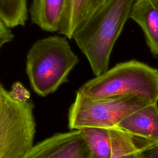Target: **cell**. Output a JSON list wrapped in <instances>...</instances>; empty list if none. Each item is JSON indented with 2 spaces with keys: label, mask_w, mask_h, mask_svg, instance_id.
Instances as JSON below:
<instances>
[{
  "label": "cell",
  "mask_w": 158,
  "mask_h": 158,
  "mask_svg": "<svg viewBox=\"0 0 158 158\" xmlns=\"http://www.w3.org/2000/svg\"><path fill=\"white\" fill-rule=\"evenodd\" d=\"M135 0H108L75 32L74 40L95 77L108 70L113 47Z\"/></svg>",
  "instance_id": "cell-1"
},
{
  "label": "cell",
  "mask_w": 158,
  "mask_h": 158,
  "mask_svg": "<svg viewBox=\"0 0 158 158\" xmlns=\"http://www.w3.org/2000/svg\"><path fill=\"white\" fill-rule=\"evenodd\" d=\"M65 36H49L35 41L26 57V72L31 88L44 97L67 82L71 70L79 62Z\"/></svg>",
  "instance_id": "cell-2"
},
{
  "label": "cell",
  "mask_w": 158,
  "mask_h": 158,
  "mask_svg": "<svg viewBox=\"0 0 158 158\" xmlns=\"http://www.w3.org/2000/svg\"><path fill=\"white\" fill-rule=\"evenodd\" d=\"M77 93L93 98L136 95L158 102V69L131 60L85 83Z\"/></svg>",
  "instance_id": "cell-3"
},
{
  "label": "cell",
  "mask_w": 158,
  "mask_h": 158,
  "mask_svg": "<svg viewBox=\"0 0 158 158\" xmlns=\"http://www.w3.org/2000/svg\"><path fill=\"white\" fill-rule=\"evenodd\" d=\"M33 107L30 99H14L0 84V158H24L33 147Z\"/></svg>",
  "instance_id": "cell-4"
},
{
  "label": "cell",
  "mask_w": 158,
  "mask_h": 158,
  "mask_svg": "<svg viewBox=\"0 0 158 158\" xmlns=\"http://www.w3.org/2000/svg\"><path fill=\"white\" fill-rule=\"evenodd\" d=\"M151 102L136 95L93 98L77 93L69 110V128H114L126 117Z\"/></svg>",
  "instance_id": "cell-5"
},
{
  "label": "cell",
  "mask_w": 158,
  "mask_h": 158,
  "mask_svg": "<svg viewBox=\"0 0 158 158\" xmlns=\"http://www.w3.org/2000/svg\"><path fill=\"white\" fill-rule=\"evenodd\" d=\"M24 158H93L80 131L56 133L33 146Z\"/></svg>",
  "instance_id": "cell-6"
},
{
  "label": "cell",
  "mask_w": 158,
  "mask_h": 158,
  "mask_svg": "<svg viewBox=\"0 0 158 158\" xmlns=\"http://www.w3.org/2000/svg\"><path fill=\"white\" fill-rule=\"evenodd\" d=\"M116 127L130 134L137 145L158 141V102H151L131 113Z\"/></svg>",
  "instance_id": "cell-7"
},
{
  "label": "cell",
  "mask_w": 158,
  "mask_h": 158,
  "mask_svg": "<svg viewBox=\"0 0 158 158\" xmlns=\"http://www.w3.org/2000/svg\"><path fill=\"white\" fill-rule=\"evenodd\" d=\"M108 0H65L58 33L72 39L82 25Z\"/></svg>",
  "instance_id": "cell-8"
},
{
  "label": "cell",
  "mask_w": 158,
  "mask_h": 158,
  "mask_svg": "<svg viewBox=\"0 0 158 158\" xmlns=\"http://www.w3.org/2000/svg\"><path fill=\"white\" fill-rule=\"evenodd\" d=\"M130 17L141 28L150 51L158 57V0H135Z\"/></svg>",
  "instance_id": "cell-9"
},
{
  "label": "cell",
  "mask_w": 158,
  "mask_h": 158,
  "mask_svg": "<svg viewBox=\"0 0 158 158\" xmlns=\"http://www.w3.org/2000/svg\"><path fill=\"white\" fill-rule=\"evenodd\" d=\"M65 0H31V22L43 30L58 32Z\"/></svg>",
  "instance_id": "cell-10"
},
{
  "label": "cell",
  "mask_w": 158,
  "mask_h": 158,
  "mask_svg": "<svg viewBox=\"0 0 158 158\" xmlns=\"http://www.w3.org/2000/svg\"><path fill=\"white\" fill-rule=\"evenodd\" d=\"M78 130L93 158H110L111 140L109 129L83 127Z\"/></svg>",
  "instance_id": "cell-11"
},
{
  "label": "cell",
  "mask_w": 158,
  "mask_h": 158,
  "mask_svg": "<svg viewBox=\"0 0 158 158\" xmlns=\"http://www.w3.org/2000/svg\"><path fill=\"white\" fill-rule=\"evenodd\" d=\"M111 140L110 158H137L138 146L134 138L123 130L109 129Z\"/></svg>",
  "instance_id": "cell-12"
},
{
  "label": "cell",
  "mask_w": 158,
  "mask_h": 158,
  "mask_svg": "<svg viewBox=\"0 0 158 158\" xmlns=\"http://www.w3.org/2000/svg\"><path fill=\"white\" fill-rule=\"evenodd\" d=\"M27 19V0H0V19L7 27L23 26Z\"/></svg>",
  "instance_id": "cell-13"
},
{
  "label": "cell",
  "mask_w": 158,
  "mask_h": 158,
  "mask_svg": "<svg viewBox=\"0 0 158 158\" xmlns=\"http://www.w3.org/2000/svg\"><path fill=\"white\" fill-rule=\"evenodd\" d=\"M137 158H158V141L138 145Z\"/></svg>",
  "instance_id": "cell-14"
},
{
  "label": "cell",
  "mask_w": 158,
  "mask_h": 158,
  "mask_svg": "<svg viewBox=\"0 0 158 158\" xmlns=\"http://www.w3.org/2000/svg\"><path fill=\"white\" fill-rule=\"evenodd\" d=\"M10 96L15 99L20 101H27L30 100V93L24 86L19 81L15 82L12 86L9 91Z\"/></svg>",
  "instance_id": "cell-15"
},
{
  "label": "cell",
  "mask_w": 158,
  "mask_h": 158,
  "mask_svg": "<svg viewBox=\"0 0 158 158\" xmlns=\"http://www.w3.org/2000/svg\"><path fill=\"white\" fill-rule=\"evenodd\" d=\"M14 37V35L10 28L0 19V50L5 44L12 41Z\"/></svg>",
  "instance_id": "cell-16"
}]
</instances>
